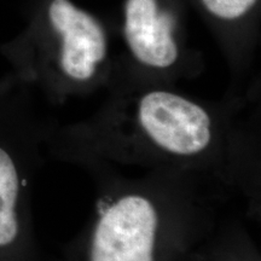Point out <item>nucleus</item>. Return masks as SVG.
Here are the masks:
<instances>
[{"mask_svg": "<svg viewBox=\"0 0 261 261\" xmlns=\"http://www.w3.org/2000/svg\"><path fill=\"white\" fill-rule=\"evenodd\" d=\"M208 11L223 19H236L247 14L256 0H202Z\"/></svg>", "mask_w": 261, "mask_h": 261, "instance_id": "6", "label": "nucleus"}, {"mask_svg": "<svg viewBox=\"0 0 261 261\" xmlns=\"http://www.w3.org/2000/svg\"><path fill=\"white\" fill-rule=\"evenodd\" d=\"M158 214L140 196H127L110 207L94 231L91 261H152Z\"/></svg>", "mask_w": 261, "mask_h": 261, "instance_id": "1", "label": "nucleus"}, {"mask_svg": "<svg viewBox=\"0 0 261 261\" xmlns=\"http://www.w3.org/2000/svg\"><path fill=\"white\" fill-rule=\"evenodd\" d=\"M139 121L156 144L173 154H197L211 142L210 116L177 94L155 91L143 97Z\"/></svg>", "mask_w": 261, "mask_h": 261, "instance_id": "2", "label": "nucleus"}, {"mask_svg": "<svg viewBox=\"0 0 261 261\" xmlns=\"http://www.w3.org/2000/svg\"><path fill=\"white\" fill-rule=\"evenodd\" d=\"M18 195V175L5 150L0 148V247L8 246L17 236L18 223L15 205Z\"/></svg>", "mask_w": 261, "mask_h": 261, "instance_id": "5", "label": "nucleus"}, {"mask_svg": "<svg viewBox=\"0 0 261 261\" xmlns=\"http://www.w3.org/2000/svg\"><path fill=\"white\" fill-rule=\"evenodd\" d=\"M125 35L130 51L142 63L167 68L177 61L172 19L166 12H159L156 0L127 2Z\"/></svg>", "mask_w": 261, "mask_h": 261, "instance_id": "4", "label": "nucleus"}, {"mask_svg": "<svg viewBox=\"0 0 261 261\" xmlns=\"http://www.w3.org/2000/svg\"><path fill=\"white\" fill-rule=\"evenodd\" d=\"M50 19L63 37L61 65L64 73L76 80H87L107 52L104 33L96 19L68 0H54Z\"/></svg>", "mask_w": 261, "mask_h": 261, "instance_id": "3", "label": "nucleus"}]
</instances>
